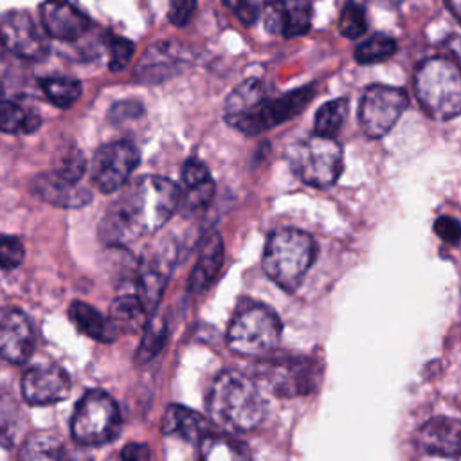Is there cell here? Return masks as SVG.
Here are the masks:
<instances>
[{"instance_id":"6da1fadb","label":"cell","mask_w":461,"mask_h":461,"mask_svg":"<svg viewBox=\"0 0 461 461\" xmlns=\"http://www.w3.org/2000/svg\"><path fill=\"white\" fill-rule=\"evenodd\" d=\"M178 203L180 189L173 180L157 175L139 176L108 205L99 223V236L108 245H128L164 227Z\"/></svg>"},{"instance_id":"7a4b0ae2","label":"cell","mask_w":461,"mask_h":461,"mask_svg":"<svg viewBox=\"0 0 461 461\" xmlns=\"http://www.w3.org/2000/svg\"><path fill=\"white\" fill-rule=\"evenodd\" d=\"M312 99V86L270 97L265 83L250 77L227 95L223 103V119L229 126L247 135H258L295 117Z\"/></svg>"},{"instance_id":"3957f363","label":"cell","mask_w":461,"mask_h":461,"mask_svg":"<svg viewBox=\"0 0 461 461\" xmlns=\"http://www.w3.org/2000/svg\"><path fill=\"white\" fill-rule=\"evenodd\" d=\"M265 409L256 382L243 373L221 371L209 387V418L227 432L254 430L263 421Z\"/></svg>"},{"instance_id":"277c9868","label":"cell","mask_w":461,"mask_h":461,"mask_svg":"<svg viewBox=\"0 0 461 461\" xmlns=\"http://www.w3.org/2000/svg\"><path fill=\"white\" fill-rule=\"evenodd\" d=\"M317 254L313 238L299 229L283 227L274 230L263 250L265 274L283 290L294 292Z\"/></svg>"},{"instance_id":"5b68a950","label":"cell","mask_w":461,"mask_h":461,"mask_svg":"<svg viewBox=\"0 0 461 461\" xmlns=\"http://www.w3.org/2000/svg\"><path fill=\"white\" fill-rule=\"evenodd\" d=\"M414 90L421 108L438 121L461 115V67L445 56L421 61L414 74Z\"/></svg>"},{"instance_id":"8992f818","label":"cell","mask_w":461,"mask_h":461,"mask_svg":"<svg viewBox=\"0 0 461 461\" xmlns=\"http://www.w3.org/2000/svg\"><path fill=\"white\" fill-rule=\"evenodd\" d=\"M286 157L292 171L312 187L333 185L344 166L340 144L335 139L317 133L294 142Z\"/></svg>"},{"instance_id":"52a82bcc","label":"cell","mask_w":461,"mask_h":461,"mask_svg":"<svg viewBox=\"0 0 461 461\" xmlns=\"http://www.w3.org/2000/svg\"><path fill=\"white\" fill-rule=\"evenodd\" d=\"M281 321L277 313L259 303L241 308L227 330L229 348L245 357L268 355L281 339Z\"/></svg>"},{"instance_id":"ba28073f","label":"cell","mask_w":461,"mask_h":461,"mask_svg":"<svg viewBox=\"0 0 461 461\" xmlns=\"http://www.w3.org/2000/svg\"><path fill=\"white\" fill-rule=\"evenodd\" d=\"M121 430V412L112 396L103 391H86L77 402L72 420V438L85 447H99L117 438Z\"/></svg>"},{"instance_id":"9c48e42d","label":"cell","mask_w":461,"mask_h":461,"mask_svg":"<svg viewBox=\"0 0 461 461\" xmlns=\"http://www.w3.org/2000/svg\"><path fill=\"white\" fill-rule=\"evenodd\" d=\"M409 106L405 90L391 85H369L358 103V122L371 139H380L393 130Z\"/></svg>"},{"instance_id":"30bf717a","label":"cell","mask_w":461,"mask_h":461,"mask_svg":"<svg viewBox=\"0 0 461 461\" xmlns=\"http://www.w3.org/2000/svg\"><path fill=\"white\" fill-rule=\"evenodd\" d=\"M254 376L277 396H299L313 391L317 369L312 360L299 357H276L261 360Z\"/></svg>"},{"instance_id":"8fae6325","label":"cell","mask_w":461,"mask_h":461,"mask_svg":"<svg viewBox=\"0 0 461 461\" xmlns=\"http://www.w3.org/2000/svg\"><path fill=\"white\" fill-rule=\"evenodd\" d=\"M139 164V151L128 140H113L101 146L90 166L94 185L106 194L122 189Z\"/></svg>"},{"instance_id":"7c38bea8","label":"cell","mask_w":461,"mask_h":461,"mask_svg":"<svg viewBox=\"0 0 461 461\" xmlns=\"http://www.w3.org/2000/svg\"><path fill=\"white\" fill-rule=\"evenodd\" d=\"M0 41L23 59H41L49 54V40L27 11L13 9L0 16Z\"/></svg>"},{"instance_id":"4fadbf2b","label":"cell","mask_w":461,"mask_h":461,"mask_svg":"<svg viewBox=\"0 0 461 461\" xmlns=\"http://www.w3.org/2000/svg\"><path fill=\"white\" fill-rule=\"evenodd\" d=\"M70 387L68 373L54 362L36 364L22 376V394L31 405L61 402L70 394Z\"/></svg>"},{"instance_id":"5bb4252c","label":"cell","mask_w":461,"mask_h":461,"mask_svg":"<svg viewBox=\"0 0 461 461\" xmlns=\"http://www.w3.org/2000/svg\"><path fill=\"white\" fill-rule=\"evenodd\" d=\"M414 445L427 456L461 459V421L434 416L416 430Z\"/></svg>"},{"instance_id":"9a60e30c","label":"cell","mask_w":461,"mask_h":461,"mask_svg":"<svg viewBox=\"0 0 461 461\" xmlns=\"http://www.w3.org/2000/svg\"><path fill=\"white\" fill-rule=\"evenodd\" d=\"M312 16L313 9L310 0H268L263 9L265 29L283 38L306 34L312 25Z\"/></svg>"},{"instance_id":"2e32d148","label":"cell","mask_w":461,"mask_h":461,"mask_svg":"<svg viewBox=\"0 0 461 461\" xmlns=\"http://www.w3.org/2000/svg\"><path fill=\"white\" fill-rule=\"evenodd\" d=\"M34 351V330L27 315L16 308L0 310V358L22 364Z\"/></svg>"},{"instance_id":"e0dca14e","label":"cell","mask_w":461,"mask_h":461,"mask_svg":"<svg viewBox=\"0 0 461 461\" xmlns=\"http://www.w3.org/2000/svg\"><path fill=\"white\" fill-rule=\"evenodd\" d=\"M40 18L47 34L61 41H76L90 29V18L68 0H45Z\"/></svg>"},{"instance_id":"ac0fdd59","label":"cell","mask_w":461,"mask_h":461,"mask_svg":"<svg viewBox=\"0 0 461 461\" xmlns=\"http://www.w3.org/2000/svg\"><path fill=\"white\" fill-rule=\"evenodd\" d=\"M32 189L45 202L67 209H79L92 200V193L86 187L58 175L52 169L38 175L32 182Z\"/></svg>"},{"instance_id":"d6986e66","label":"cell","mask_w":461,"mask_h":461,"mask_svg":"<svg viewBox=\"0 0 461 461\" xmlns=\"http://www.w3.org/2000/svg\"><path fill=\"white\" fill-rule=\"evenodd\" d=\"M171 270V259L167 254H153L146 256L137 268V295L151 313L166 288L167 276Z\"/></svg>"},{"instance_id":"ffe728a7","label":"cell","mask_w":461,"mask_h":461,"mask_svg":"<svg viewBox=\"0 0 461 461\" xmlns=\"http://www.w3.org/2000/svg\"><path fill=\"white\" fill-rule=\"evenodd\" d=\"M182 61L184 59L178 45L171 41H158L148 47L135 68V76L142 83H158L178 72Z\"/></svg>"},{"instance_id":"44dd1931","label":"cell","mask_w":461,"mask_h":461,"mask_svg":"<svg viewBox=\"0 0 461 461\" xmlns=\"http://www.w3.org/2000/svg\"><path fill=\"white\" fill-rule=\"evenodd\" d=\"M221 265H223V241L218 232H212L200 245L194 268L191 270V276H189V292L198 294V292H203L207 286H211Z\"/></svg>"},{"instance_id":"7402d4cb","label":"cell","mask_w":461,"mask_h":461,"mask_svg":"<svg viewBox=\"0 0 461 461\" xmlns=\"http://www.w3.org/2000/svg\"><path fill=\"white\" fill-rule=\"evenodd\" d=\"M108 321L117 333H137L146 328L149 312L137 294H122L110 304Z\"/></svg>"},{"instance_id":"603a6c76","label":"cell","mask_w":461,"mask_h":461,"mask_svg":"<svg viewBox=\"0 0 461 461\" xmlns=\"http://www.w3.org/2000/svg\"><path fill=\"white\" fill-rule=\"evenodd\" d=\"M162 432L185 441H202L207 434V421L194 411L182 405H169L162 416Z\"/></svg>"},{"instance_id":"cb8c5ba5","label":"cell","mask_w":461,"mask_h":461,"mask_svg":"<svg viewBox=\"0 0 461 461\" xmlns=\"http://www.w3.org/2000/svg\"><path fill=\"white\" fill-rule=\"evenodd\" d=\"M68 317L81 333L88 335L94 340L113 342L119 335L110 321L85 301H72V304L68 306Z\"/></svg>"},{"instance_id":"d4e9b609","label":"cell","mask_w":461,"mask_h":461,"mask_svg":"<svg viewBox=\"0 0 461 461\" xmlns=\"http://www.w3.org/2000/svg\"><path fill=\"white\" fill-rule=\"evenodd\" d=\"M198 461H252L247 447L229 434L209 432L200 441Z\"/></svg>"},{"instance_id":"484cf974","label":"cell","mask_w":461,"mask_h":461,"mask_svg":"<svg viewBox=\"0 0 461 461\" xmlns=\"http://www.w3.org/2000/svg\"><path fill=\"white\" fill-rule=\"evenodd\" d=\"M20 461H67L65 447L54 432H32L20 448Z\"/></svg>"},{"instance_id":"4316f807","label":"cell","mask_w":461,"mask_h":461,"mask_svg":"<svg viewBox=\"0 0 461 461\" xmlns=\"http://www.w3.org/2000/svg\"><path fill=\"white\" fill-rule=\"evenodd\" d=\"M182 180L189 193V202L203 205L212 198L214 184L207 166L198 158H189L182 167Z\"/></svg>"},{"instance_id":"83f0119b","label":"cell","mask_w":461,"mask_h":461,"mask_svg":"<svg viewBox=\"0 0 461 461\" xmlns=\"http://www.w3.org/2000/svg\"><path fill=\"white\" fill-rule=\"evenodd\" d=\"M23 427V412L16 398L0 393V447H13Z\"/></svg>"},{"instance_id":"f1b7e54d","label":"cell","mask_w":461,"mask_h":461,"mask_svg":"<svg viewBox=\"0 0 461 461\" xmlns=\"http://www.w3.org/2000/svg\"><path fill=\"white\" fill-rule=\"evenodd\" d=\"M40 128V117L18 103L0 101L2 133H32Z\"/></svg>"},{"instance_id":"f546056e","label":"cell","mask_w":461,"mask_h":461,"mask_svg":"<svg viewBox=\"0 0 461 461\" xmlns=\"http://www.w3.org/2000/svg\"><path fill=\"white\" fill-rule=\"evenodd\" d=\"M346 115H348V99L346 97H337V99L324 103L315 113V124H313L315 131L313 133H317L321 137L335 139L346 121Z\"/></svg>"},{"instance_id":"4dcf8cb0","label":"cell","mask_w":461,"mask_h":461,"mask_svg":"<svg viewBox=\"0 0 461 461\" xmlns=\"http://www.w3.org/2000/svg\"><path fill=\"white\" fill-rule=\"evenodd\" d=\"M40 86L47 99L58 108H70L81 97V83L72 77H43Z\"/></svg>"},{"instance_id":"1f68e13d","label":"cell","mask_w":461,"mask_h":461,"mask_svg":"<svg viewBox=\"0 0 461 461\" xmlns=\"http://www.w3.org/2000/svg\"><path fill=\"white\" fill-rule=\"evenodd\" d=\"M167 337V326L166 321L158 315L149 317L146 328L142 330V337L139 342V348L135 351V362L137 364H146L149 362L164 346Z\"/></svg>"},{"instance_id":"d6a6232c","label":"cell","mask_w":461,"mask_h":461,"mask_svg":"<svg viewBox=\"0 0 461 461\" xmlns=\"http://www.w3.org/2000/svg\"><path fill=\"white\" fill-rule=\"evenodd\" d=\"M396 52V40L376 32L371 38L364 40L357 49H355V59L360 65H371L378 61H385Z\"/></svg>"},{"instance_id":"836d02e7","label":"cell","mask_w":461,"mask_h":461,"mask_svg":"<svg viewBox=\"0 0 461 461\" xmlns=\"http://www.w3.org/2000/svg\"><path fill=\"white\" fill-rule=\"evenodd\" d=\"M339 31L346 38H360L367 31L366 7L360 0H348L339 18Z\"/></svg>"},{"instance_id":"e575fe53","label":"cell","mask_w":461,"mask_h":461,"mask_svg":"<svg viewBox=\"0 0 461 461\" xmlns=\"http://www.w3.org/2000/svg\"><path fill=\"white\" fill-rule=\"evenodd\" d=\"M108 68L112 72H119L122 70L130 59L133 58L135 54V45L133 41L126 40V38H121V36H110L108 38Z\"/></svg>"},{"instance_id":"d590c367","label":"cell","mask_w":461,"mask_h":461,"mask_svg":"<svg viewBox=\"0 0 461 461\" xmlns=\"http://www.w3.org/2000/svg\"><path fill=\"white\" fill-rule=\"evenodd\" d=\"M25 256L23 245L14 236H0V268L13 270L22 265Z\"/></svg>"},{"instance_id":"8d00e7d4","label":"cell","mask_w":461,"mask_h":461,"mask_svg":"<svg viewBox=\"0 0 461 461\" xmlns=\"http://www.w3.org/2000/svg\"><path fill=\"white\" fill-rule=\"evenodd\" d=\"M221 2L243 25H252L259 16V7L254 0H221Z\"/></svg>"},{"instance_id":"74e56055","label":"cell","mask_w":461,"mask_h":461,"mask_svg":"<svg viewBox=\"0 0 461 461\" xmlns=\"http://www.w3.org/2000/svg\"><path fill=\"white\" fill-rule=\"evenodd\" d=\"M194 9H196V0H169L167 18L173 25L184 27L194 14Z\"/></svg>"},{"instance_id":"f35d334b","label":"cell","mask_w":461,"mask_h":461,"mask_svg":"<svg viewBox=\"0 0 461 461\" xmlns=\"http://www.w3.org/2000/svg\"><path fill=\"white\" fill-rule=\"evenodd\" d=\"M434 232L447 243H457L461 240V223L452 216H439L434 221Z\"/></svg>"},{"instance_id":"ab89813d","label":"cell","mask_w":461,"mask_h":461,"mask_svg":"<svg viewBox=\"0 0 461 461\" xmlns=\"http://www.w3.org/2000/svg\"><path fill=\"white\" fill-rule=\"evenodd\" d=\"M122 461H151V452L144 443H128L121 452Z\"/></svg>"},{"instance_id":"60d3db41","label":"cell","mask_w":461,"mask_h":461,"mask_svg":"<svg viewBox=\"0 0 461 461\" xmlns=\"http://www.w3.org/2000/svg\"><path fill=\"white\" fill-rule=\"evenodd\" d=\"M450 13L456 16V20L461 23V0H445Z\"/></svg>"}]
</instances>
